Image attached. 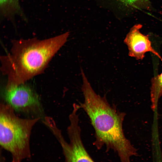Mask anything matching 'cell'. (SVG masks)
I'll list each match as a JSON object with an SVG mask.
<instances>
[{"instance_id": "obj_1", "label": "cell", "mask_w": 162, "mask_h": 162, "mask_svg": "<svg viewBox=\"0 0 162 162\" xmlns=\"http://www.w3.org/2000/svg\"><path fill=\"white\" fill-rule=\"evenodd\" d=\"M82 86L84 100L80 104L89 118L94 131V144L98 148L105 146L116 152L121 162H131L138 155L137 149L125 136L123 123L125 116L111 106L105 97L93 89L83 70Z\"/></svg>"}, {"instance_id": "obj_2", "label": "cell", "mask_w": 162, "mask_h": 162, "mask_svg": "<svg viewBox=\"0 0 162 162\" xmlns=\"http://www.w3.org/2000/svg\"><path fill=\"white\" fill-rule=\"evenodd\" d=\"M69 32L44 40L14 41L10 53L1 58L2 70L7 77L5 88L20 84L41 73L67 41Z\"/></svg>"}, {"instance_id": "obj_3", "label": "cell", "mask_w": 162, "mask_h": 162, "mask_svg": "<svg viewBox=\"0 0 162 162\" xmlns=\"http://www.w3.org/2000/svg\"><path fill=\"white\" fill-rule=\"evenodd\" d=\"M39 118H23L16 115L14 110L7 104L0 106V144L10 152L12 160L21 162L30 158V140L34 126Z\"/></svg>"}, {"instance_id": "obj_4", "label": "cell", "mask_w": 162, "mask_h": 162, "mask_svg": "<svg viewBox=\"0 0 162 162\" xmlns=\"http://www.w3.org/2000/svg\"><path fill=\"white\" fill-rule=\"evenodd\" d=\"M67 130L69 143L63 137L59 140L65 157L64 162H94L83 143L79 120L76 118L71 120Z\"/></svg>"}, {"instance_id": "obj_5", "label": "cell", "mask_w": 162, "mask_h": 162, "mask_svg": "<svg viewBox=\"0 0 162 162\" xmlns=\"http://www.w3.org/2000/svg\"><path fill=\"white\" fill-rule=\"evenodd\" d=\"M5 99L15 111L26 113H36L40 111L38 96L25 83L9 88H5Z\"/></svg>"}, {"instance_id": "obj_6", "label": "cell", "mask_w": 162, "mask_h": 162, "mask_svg": "<svg viewBox=\"0 0 162 162\" xmlns=\"http://www.w3.org/2000/svg\"><path fill=\"white\" fill-rule=\"evenodd\" d=\"M142 27L141 24L135 25L130 28L124 40L128 48L129 56L137 60H141L145 57L146 53L150 52L161 60L162 58L152 46L148 36L140 32Z\"/></svg>"}, {"instance_id": "obj_7", "label": "cell", "mask_w": 162, "mask_h": 162, "mask_svg": "<svg viewBox=\"0 0 162 162\" xmlns=\"http://www.w3.org/2000/svg\"><path fill=\"white\" fill-rule=\"evenodd\" d=\"M0 14L2 19L14 21L16 16L24 20L27 18L22 8L19 0H0Z\"/></svg>"}, {"instance_id": "obj_8", "label": "cell", "mask_w": 162, "mask_h": 162, "mask_svg": "<svg viewBox=\"0 0 162 162\" xmlns=\"http://www.w3.org/2000/svg\"><path fill=\"white\" fill-rule=\"evenodd\" d=\"M119 8L129 15L140 10H152L153 8L149 0H116Z\"/></svg>"}, {"instance_id": "obj_9", "label": "cell", "mask_w": 162, "mask_h": 162, "mask_svg": "<svg viewBox=\"0 0 162 162\" xmlns=\"http://www.w3.org/2000/svg\"><path fill=\"white\" fill-rule=\"evenodd\" d=\"M161 60L162 61V58ZM150 90L151 107L154 110L157 107L159 98L162 96V72L151 79Z\"/></svg>"}, {"instance_id": "obj_10", "label": "cell", "mask_w": 162, "mask_h": 162, "mask_svg": "<svg viewBox=\"0 0 162 162\" xmlns=\"http://www.w3.org/2000/svg\"><path fill=\"white\" fill-rule=\"evenodd\" d=\"M11 162H16L14 161V160H12Z\"/></svg>"}]
</instances>
